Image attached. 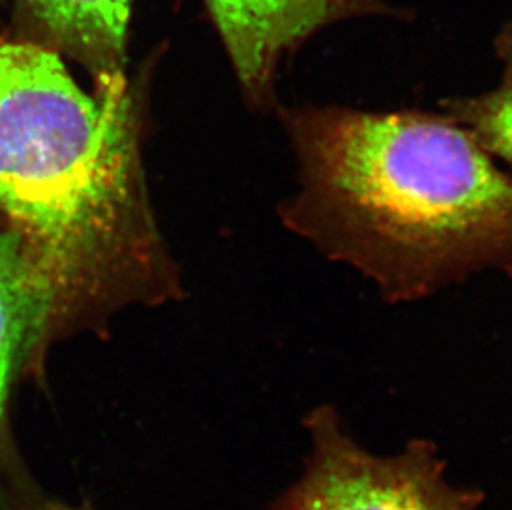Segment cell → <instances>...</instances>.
Returning a JSON list of instances; mask_svg holds the SVG:
<instances>
[{"mask_svg": "<svg viewBox=\"0 0 512 510\" xmlns=\"http://www.w3.org/2000/svg\"><path fill=\"white\" fill-rule=\"evenodd\" d=\"M297 164L282 226L390 304L512 275V171L445 113L276 108Z\"/></svg>", "mask_w": 512, "mask_h": 510, "instance_id": "obj_2", "label": "cell"}, {"mask_svg": "<svg viewBox=\"0 0 512 510\" xmlns=\"http://www.w3.org/2000/svg\"><path fill=\"white\" fill-rule=\"evenodd\" d=\"M133 0H14V32L82 65L93 82L126 75Z\"/></svg>", "mask_w": 512, "mask_h": 510, "instance_id": "obj_6", "label": "cell"}, {"mask_svg": "<svg viewBox=\"0 0 512 510\" xmlns=\"http://www.w3.org/2000/svg\"><path fill=\"white\" fill-rule=\"evenodd\" d=\"M145 78L85 92L54 50L0 34V219L47 294L45 355L183 294L143 164Z\"/></svg>", "mask_w": 512, "mask_h": 510, "instance_id": "obj_1", "label": "cell"}, {"mask_svg": "<svg viewBox=\"0 0 512 510\" xmlns=\"http://www.w3.org/2000/svg\"><path fill=\"white\" fill-rule=\"evenodd\" d=\"M494 49L503 63L498 87L474 97L445 98L440 108L512 171V22L501 29Z\"/></svg>", "mask_w": 512, "mask_h": 510, "instance_id": "obj_7", "label": "cell"}, {"mask_svg": "<svg viewBox=\"0 0 512 510\" xmlns=\"http://www.w3.org/2000/svg\"><path fill=\"white\" fill-rule=\"evenodd\" d=\"M310 453L302 476L267 510H479L484 492L451 486L430 439H413L395 456L363 449L334 405L304 418Z\"/></svg>", "mask_w": 512, "mask_h": 510, "instance_id": "obj_3", "label": "cell"}, {"mask_svg": "<svg viewBox=\"0 0 512 510\" xmlns=\"http://www.w3.org/2000/svg\"><path fill=\"white\" fill-rule=\"evenodd\" d=\"M29 510H97L93 507L92 502H82V504H77V506H73V504H67V502L57 501V499H52V497H45L44 501L37 504V506L32 507Z\"/></svg>", "mask_w": 512, "mask_h": 510, "instance_id": "obj_8", "label": "cell"}, {"mask_svg": "<svg viewBox=\"0 0 512 510\" xmlns=\"http://www.w3.org/2000/svg\"><path fill=\"white\" fill-rule=\"evenodd\" d=\"M47 313L44 285L0 219V510H29L47 497L22 458L12 423L15 385L44 380Z\"/></svg>", "mask_w": 512, "mask_h": 510, "instance_id": "obj_5", "label": "cell"}, {"mask_svg": "<svg viewBox=\"0 0 512 510\" xmlns=\"http://www.w3.org/2000/svg\"><path fill=\"white\" fill-rule=\"evenodd\" d=\"M252 110L276 111L282 62L330 25L360 17H395L383 0H204Z\"/></svg>", "mask_w": 512, "mask_h": 510, "instance_id": "obj_4", "label": "cell"}]
</instances>
